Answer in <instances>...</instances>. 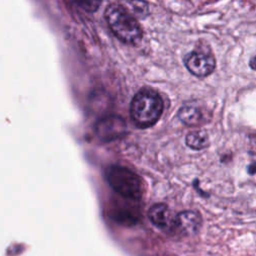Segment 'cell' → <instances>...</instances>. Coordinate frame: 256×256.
Returning a JSON list of instances; mask_svg holds the SVG:
<instances>
[{
	"label": "cell",
	"instance_id": "6da1fadb",
	"mask_svg": "<svg viewBox=\"0 0 256 256\" xmlns=\"http://www.w3.org/2000/svg\"><path fill=\"white\" fill-rule=\"evenodd\" d=\"M164 109L161 96L154 90L143 88L133 97L130 104V116L139 128L153 126L160 118Z\"/></svg>",
	"mask_w": 256,
	"mask_h": 256
},
{
	"label": "cell",
	"instance_id": "52a82bcc",
	"mask_svg": "<svg viewBox=\"0 0 256 256\" xmlns=\"http://www.w3.org/2000/svg\"><path fill=\"white\" fill-rule=\"evenodd\" d=\"M150 221L160 229L172 228L174 225V217L166 204L157 203L148 211Z\"/></svg>",
	"mask_w": 256,
	"mask_h": 256
},
{
	"label": "cell",
	"instance_id": "30bf717a",
	"mask_svg": "<svg viewBox=\"0 0 256 256\" xmlns=\"http://www.w3.org/2000/svg\"><path fill=\"white\" fill-rule=\"evenodd\" d=\"M78 5H80L83 9L87 10V11H95L98 6L100 5V2H95V1H91V2H81V3H77Z\"/></svg>",
	"mask_w": 256,
	"mask_h": 256
},
{
	"label": "cell",
	"instance_id": "ba28073f",
	"mask_svg": "<svg viewBox=\"0 0 256 256\" xmlns=\"http://www.w3.org/2000/svg\"><path fill=\"white\" fill-rule=\"evenodd\" d=\"M178 118L183 124L190 127H194L200 125V123L203 120V115L198 107L186 105L179 109Z\"/></svg>",
	"mask_w": 256,
	"mask_h": 256
},
{
	"label": "cell",
	"instance_id": "5b68a950",
	"mask_svg": "<svg viewBox=\"0 0 256 256\" xmlns=\"http://www.w3.org/2000/svg\"><path fill=\"white\" fill-rule=\"evenodd\" d=\"M186 68L197 77H206L210 75L215 69V59L212 54L195 50L188 53L184 58Z\"/></svg>",
	"mask_w": 256,
	"mask_h": 256
},
{
	"label": "cell",
	"instance_id": "3957f363",
	"mask_svg": "<svg viewBox=\"0 0 256 256\" xmlns=\"http://www.w3.org/2000/svg\"><path fill=\"white\" fill-rule=\"evenodd\" d=\"M107 180L112 189L126 199L138 200L143 194L141 179L126 167L120 165L111 166L107 172Z\"/></svg>",
	"mask_w": 256,
	"mask_h": 256
},
{
	"label": "cell",
	"instance_id": "9c48e42d",
	"mask_svg": "<svg viewBox=\"0 0 256 256\" xmlns=\"http://www.w3.org/2000/svg\"><path fill=\"white\" fill-rule=\"evenodd\" d=\"M186 144L188 147L194 150H201L208 146L209 138L205 131L196 130L187 134L186 136Z\"/></svg>",
	"mask_w": 256,
	"mask_h": 256
},
{
	"label": "cell",
	"instance_id": "7a4b0ae2",
	"mask_svg": "<svg viewBox=\"0 0 256 256\" xmlns=\"http://www.w3.org/2000/svg\"><path fill=\"white\" fill-rule=\"evenodd\" d=\"M112 33L122 42L135 44L142 38V29L137 20L119 3L109 4L104 12Z\"/></svg>",
	"mask_w": 256,
	"mask_h": 256
},
{
	"label": "cell",
	"instance_id": "277c9868",
	"mask_svg": "<svg viewBox=\"0 0 256 256\" xmlns=\"http://www.w3.org/2000/svg\"><path fill=\"white\" fill-rule=\"evenodd\" d=\"M127 132V125L123 118L117 115H108L95 124L96 136L103 142L118 139Z\"/></svg>",
	"mask_w": 256,
	"mask_h": 256
},
{
	"label": "cell",
	"instance_id": "8992f818",
	"mask_svg": "<svg viewBox=\"0 0 256 256\" xmlns=\"http://www.w3.org/2000/svg\"><path fill=\"white\" fill-rule=\"evenodd\" d=\"M201 226V217L195 211H182L174 217L173 227H177L182 233L191 235L196 233Z\"/></svg>",
	"mask_w": 256,
	"mask_h": 256
}]
</instances>
